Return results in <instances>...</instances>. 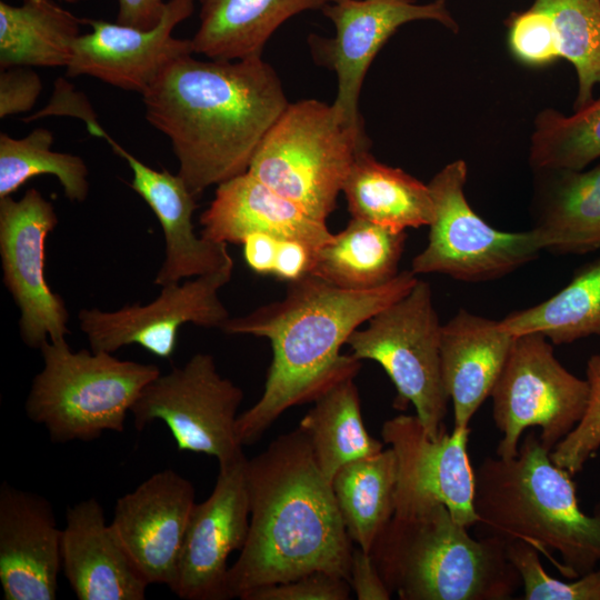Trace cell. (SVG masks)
I'll list each match as a JSON object with an SVG mask.
<instances>
[{"mask_svg":"<svg viewBox=\"0 0 600 600\" xmlns=\"http://www.w3.org/2000/svg\"><path fill=\"white\" fill-rule=\"evenodd\" d=\"M49 116L76 117L84 122L87 130L92 136L102 139L107 136L84 93L76 90L63 78L56 80L54 89L48 103L41 110L23 118V120L29 122Z\"/></svg>","mask_w":600,"mask_h":600,"instance_id":"obj_40","label":"cell"},{"mask_svg":"<svg viewBox=\"0 0 600 600\" xmlns=\"http://www.w3.org/2000/svg\"><path fill=\"white\" fill-rule=\"evenodd\" d=\"M242 399L241 388L218 372L213 357L198 352L151 380L130 412L137 430L160 420L178 450L212 456L223 466L244 454L236 432Z\"/></svg>","mask_w":600,"mask_h":600,"instance_id":"obj_11","label":"cell"},{"mask_svg":"<svg viewBox=\"0 0 600 600\" xmlns=\"http://www.w3.org/2000/svg\"><path fill=\"white\" fill-rule=\"evenodd\" d=\"M470 428L429 437L417 416L399 414L382 424L383 442L398 461L397 490L431 494L467 528L478 520L473 508L474 470L467 444Z\"/></svg>","mask_w":600,"mask_h":600,"instance_id":"obj_19","label":"cell"},{"mask_svg":"<svg viewBox=\"0 0 600 600\" xmlns=\"http://www.w3.org/2000/svg\"><path fill=\"white\" fill-rule=\"evenodd\" d=\"M492 417L502 433L497 456L518 453L523 431L541 429V444L551 450L577 426L589 398V383L568 371L543 334H518L491 392Z\"/></svg>","mask_w":600,"mask_h":600,"instance_id":"obj_9","label":"cell"},{"mask_svg":"<svg viewBox=\"0 0 600 600\" xmlns=\"http://www.w3.org/2000/svg\"><path fill=\"white\" fill-rule=\"evenodd\" d=\"M312 257V250L306 244L294 240H280L273 276L288 282L300 279L309 273Z\"/></svg>","mask_w":600,"mask_h":600,"instance_id":"obj_42","label":"cell"},{"mask_svg":"<svg viewBox=\"0 0 600 600\" xmlns=\"http://www.w3.org/2000/svg\"><path fill=\"white\" fill-rule=\"evenodd\" d=\"M406 239V231L351 218L313 253L309 273L347 290L381 287L399 274Z\"/></svg>","mask_w":600,"mask_h":600,"instance_id":"obj_26","label":"cell"},{"mask_svg":"<svg viewBox=\"0 0 600 600\" xmlns=\"http://www.w3.org/2000/svg\"><path fill=\"white\" fill-rule=\"evenodd\" d=\"M39 350L43 367L31 382L24 410L56 443L122 432L141 391L161 373L153 363L91 349L72 351L66 339L48 340Z\"/></svg>","mask_w":600,"mask_h":600,"instance_id":"obj_6","label":"cell"},{"mask_svg":"<svg viewBox=\"0 0 600 600\" xmlns=\"http://www.w3.org/2000/svg\"><path fill=\"white\" fill-rule=\"evenodd\" d=\"M247 482L249 531L229 567L230 599L313 571L349 579L352 541L302 430L278 436L248 459Z\"/></svg>","mask_w":600,"mask_h":600,"instance_id":"obj_3","label":"cell"},{"mask_svg":"<svg viewBox=\"0 0 600 600\" xmlns=\"http://www.w3.org/2000/svg\"><path fill=\"white\" fill-rule=\"evenodd\" d=\"M506 552L520 576L524 600H600V566L567 582L549 576L539 551L526 542H507Z\"/></svg>","mask_w":600,"mask_h":600,"instance_id":"obj_35","label":"cell"},{"mask_svg":"<svg viewBox=\"0 0 600 600\" xmlns=\"http://www.w3.org/2000/svg\"><path fill=\"white\" fill-rule=\"evenodd\" d=\"M446 1L418 4L413 0H331L321 10L333 23L336 33L332 38L311 36L309 43L316 61L337 74L338 91L332 107L342 122L364 131L359 112L363 79L379 50L399 27L428 19L458 30Z\"/></svg>","mask_w":600,"mask_h":600,"instance_id":"obj_14","label":"cell"},{"mask_svg":"<svg viewBox=\"0 0 600 600\" xmlns=\"http://www.w3.org/2000/svg\"><path fill=\"white\" fill-rule=\"evenodd\" d=\"M440 333L431 288L418 280L347 341L356 359L372 360L383 368L397 391L393 407L406 410L412 404L431 438L446 427L450 400L441 376Z\"/></svg>","mask_w":600,"mask_h":600,"instance_id":"obj_8","label":"cell"},{"mask_svg":"<svg viewBox=\"0 0 600 600\" xmlns=\"http://www.w3.org/2000/svg\"><path fill=\"white\" fill-rule=\"evenodd\" d=\"M62 529L44 497L0 487V583L6 600H54L62 570Z\"/></svg>","mask_w":600,"mask_h":600,"instance_id":"obj_18","label":"cell"},{"mask_svg":"<svg viewBox=\"0 0 600 600\" xmlns=\"http://www.w3.org/2000/svg\"><path fill=\"white\" fill-rule=\"evenodd\" d=\"M53 133L36 128L23 138L0 133V199L11 197L29 179L56 177L72 202H83L89 194V170L76 154L53 151Z\"/></svg>","mask_w":600,"mask_h":600,"instance_id":"obj_32","label":"cell"},{"mask_svg":"<svg viewBox=\"0 0 600 600\" xmlns=\"http://www.w3.org/2000/svg\"><path fill=\"white\" fill-rule=\"evenodd\" d=\"M411 270L369 290H347L307 273L288 282L286 296L250 313L231 318L228 334L269 340L272 360L261 397L236 423L240 444L258 441L289 408L313 402L333 384L354 378L361 361L342 354L354 330L397 301L419 280Z\"/></svg>","mask_w":600,"mask_h":600,"instance_id":"obj_2","label":"cell"},{"mask_svg":"<svg viewBox=\"0 0 600 600\" xmlns=\"http://www.w3.org/2000/svg\"><path fill=\"white\" fill-rule=\"evenodd\" d=\"M142 102L147 121L170 141L178 174L196 197L248 172L261 140L289 104L262 57L192 54L167 67Z\"/></svg>","mask_w":600,"mask_h":600,"instance_id":"obj_1","label":"cell"},{"mask_svg":"<svg viewBox=\"0 0 600 600\" xmlns=\"http://www.w3.org/2000/svg\"><path fill=\"white\" fill-rule=\"evenodd\" d=\"M279 241L264 233H251L243 239V257L253 272L273 274Z\"/></svg>","mask_w":600,"mask_h":600,"instance_id":"obj_43","label":"cell"},{"mask_svg":"<svg viewBox=\"0 0 600 600\" xmlns=\"http://www.w3.org/2000/svg\"><path fill=\"white\" fill-rule=\"evenodd\" d=\"M514 338L500 321L464 309L441 326V376L452 401L454 430L468 429L477 410L491 396Z\"/></svg>","mask_w":600,"mask_h":600,"instance_id":"obj_23","label":"cell"},{"mask_svg":"<svg viewBox=\"0 0 600 600\" xmlns=\"http://www.w3.org/2000/svg\"><path fill=\"white\" fill-rule=\"evenodd\" d=\"M197 0H168L161 20L151 29L84 19L90 31L73 47L68 77L88 76L141 96L177 59L193 54L190 39L173 31L194 11Z\"/></svg>","mask_w":600,"mask_h":600,"instance_id":"obj_16","label":"cell"},{"mask_svg":"<svg viewBox=\"0 0 600 600\" xmlns=\"http://www.w3.org/2000/svg\"><path fill=\"white\" fill-rule=\"evenodd\" d=\"M353 380L344 379L324 391L298 426L308 437L317 464L330 483L346 463L383 449V442L366 429Z\"/></svg>","mask_w":600,"mask_h":600,"instance_id":"obj_30","label":"cell"},{"mask_svg":"<svg viewBox=\"0 0 600 600\" xmlns=\"http://www.w3.org/2000/svg\"><path fill=\"white\" fill-rule=\"evenodd\" d=\"M247 458L219 466L211 494L196 503L172 592L183 600H228V559L246 543L250 522Z\"/></svg>","mask_w":600,"mask_h":600,"instance_id":"obj_15","label":"cell"},{"mask_svg":"<svg viewBox=\"0 0 600 600\" xmlns=\"http://www.w3.org/2000/svg\"><path fill=\"white\" fill-rule=\"evenodd\" d=\"M349 584L358 600H389L391 591L384 583L370 552L353 547L350 559Z\"/></svg>","mask_w":600,"mask_h":600,"instance_id":"obj_41","label":"cell"},{"mask_svg":"<svg viewBox=\"0 0 600 600\" xmlns=\"http://www.w3.org/2000/svg\"><path fill=\"white\" fill-rule=\"evenodd\" d=\"M232 271L233 260L214 272L167 284L146 306L137 303L114 311L81 309L80 330L92 351L113 353L138 344L158 358L170 359L184 323L222 329L230 319L219 291L231 280Z\"/></svg>","mask_w":600,"mask_h":600,"instance_id":"obj_12","label":"cell"},{"mask_svg":"<svg viewBox=\"0 0 600 600\" xmlns=\"http://www.w3.org/2000/svg\"><path fill=\"white\" fill-rule=\"evenodd\" d=\"M500 324L514 336L541 333L552 344L600 337V258L582 267L554 296L510 313Z\"/></svg>","mask_w":600,"mask_h":600,"instance_id":"obj_31","label":"cell"},{"mask_svg":"<svg viewBox=\"0 0 600 600\" xmlns=\"http://www.w3.org/2000/svg\"><path fill=\"white\" fill-rule=\"evenodd\" d=\"M166 3L163 0H118L117 22L151 29L161 20Z\"/></svg>","mask_w":600,"mask_h":600,"instance_id":"obj_44","label":"cell"},{"mask_svg":"<svg viewBox=\"0 0 600 600\" xmlns=\"http://www.w3.org/2000/svg\"><path fill=\"white\" fill-rule=\"evenodd\" d=\"M82 24L53 0L0 1V68H67Z\"/></svg>","mask_w":600,"mask_h":600,"instance_id":"obj_28","label":"cell"},{"mask_svg":"<svg viewBox=\"0 0 600 600\" xmlns=\"http://www.w3.org/2000/svg\"><path fill=\"white\" fill-rule=\"evenodd\" d=\"M351 218L398 231L430 226L434 202L428 184L362 151L342 188Z\"/></svg>","mask_w":600,"mask_h":600,"instance_id":"obj_27","label":"cell"},{"mask_svg":"<svg viewBox=\"0 0 600 600\" xmlns=\"http://www.w3.org/2000/svg\"><path fill=\"white\" fill-rule=\"evenodd\" d=\"M201 236L223 243H241L251 233L294 240L314 253L331 240L324 221L246 172L217 186L214 198L199 219Z\"/></svg>","mask_w":600,"mask_h":600,"instance_id":"obj_22","label":"cell"},{"mask_svg":"<svg viewBox=\"0 0 600 600\" xmlns=\"http://www.w3.org/2000/svg\"><path fill=\"white\" fill-rule=\"evenodd\" d=\"M532 228L543 250L581 254L600 249V166L588 171L544 170Z\"/></svg>","mask_w":600,"mask_h":600,"instance_id":"obj_25","label":"cell"},{"mask_svg":"<svg viewBox=\"0 0 600 600\" xmlns=\"http://www.w3.org/2000/svg\"><path fill=\"white\" fill-rule=\"evenodd\" d=\"M367 150L364 131L342 122L332 104L306 99L289 102L261 140L248 172L326 222L353 163Z\"/></svg>","mask_w":600,"mask_h":600,"instance_id":"obj_7","label":"cell"},{"mask_svg":"<svg viewBox=\"0 0 600 600\" xmlns=\"http://www.w3.org/2000/svg\"><path fill=\"white\" fill-rule=\"evenodd\" d=\"M508 46L521 63L540 68L561 58L551 16L533 3L531 8L511 13L507 20Z\"/></svg>","mask_w":600,"mask_h":600,"instance_id":"obj_37","label":"cell"},{"mask_svg":"<svg viewBox=\"0 0 600 600\" xmlns=\"http://www.w3.org/2000/svg\"><path fill=\"white\" fill-rule=\"evenodd\" d=\"M104 140L130 167V187L150 207L162 228L164 259L154 284L164 287L208 274L232 260L227 243L196 234L192 222L198 207L196 196L178 173L150 168L109 134Z\"/></svg>","mask_w":600,"mask_h":600,"instance_id":"obj_20","label":"cell"},{"mask_svg":"<svg viewBox=\"0 0 600 600\" xmlns=\"http://www.w3.org/2000/svg\"><path fill=\"white\" fill-rule=\"evenodd\" d=\"M589 398L577 426L551 450L550 458L570 474L583 470L600 448V353L589 358L586 368Z\"/></svg>","mask_w":600,"mask_h":600,"instance_id":"obj_36","label":"cell"},{"mask_svg":"<svg viewBox=\"0 0 600 600\" xmlns=\"http://www.w3.org/2000/svg\"><path fill=\"white\" fill-rule=\"evenodd\" d=\"M331 0H197L199 27L193 52L208 59L262 57L274 31L291 17L322 10Z\"/></svg>","mask_w":600,"mask_h":600,"instance_id":"obj_24","label":"cell"},{"mask_svg":"<svg viewBox=\"0 0 600 600\" xmlns=\"http://www.w3.org/2000/svg\"><path fill=\"white\" fill-rule=\"evenodd\" d=\"M550 16L561 58L576 69L578 92L573 110L593 101L600 86V0H536Z\"/></svg>","mask_w":600,"mask_h":600,"instance_id":"obj_34","label":"cell"},{"mask_svg":"<svg viewBox=\"0 0 600 600\" xmlns=\"http://www.w3.org/2000/svg\"><path fill=\"white\" fill-rule=\"evenodd\" d=\"M62 571L79 600H143L150 583L129 556L94 498L67 509Z\"/></svg>","mask_w":600,"mask_h":600,"instance_id":"obj_21","label":"cell"},{"mask_svg":"<svg viewBox=\"0 0 600 600\" xmlns=\"http://www.w3.org/2000/svg\"><path fill=\"white\" fill-rule=\"evenodd\" d=\"M351 592L347 579L326 571H313L251 591L242 600H348Z\"/></svg>","mask_w":600,"mask_h":600,"instance_id":"obj_38","label":"cell"},{"mask_svg":"<svg viewBox=\"0 0 600 600\" xmlns=\"http://www.w3.org/2000/svg\"><path fill=\"white\" fill-rule=\"evenodd\" d=\"M42 91L40 76L29 67H11L0 72V118L29 112Z\"/></svg>","mask_w":600,"mask_h":600,"instance_id":"obj_39","label":"cell"},{"mask_svg":"<svg viewBox=\"0 0 600 600\" xmlns=\"http://www.w3.org/2000/svg\"><path fill=\"white\" fill-rule=\"evenodd\" d=\"M398 461L392 448L342 466L331 488L347 533L370 552L396 509Z\"/></svg>","mask_w":600,"mask_h":600,"instance_id":"obj_29","label":"cell"},{"mask_svg":"<svg viewBox=\"0 0 600 600\" xmlns=\"http://www.w3.org/2000/svg\"><path fill=\"white\" fill-rule=\"evenodd\" d=\"M533 126L529 161L534 171L582 170L600 158V98L568 117L546 109Z\"/></svg>","mask_w":600,"mask_h":600,"instance_id":"obj_33","label":"cell"},{"mask_svg":"<svg viewBox=\"0 0 600 600\" xmlns=\"http://www.w3.org/2000/svg\"><path fill=\"white\" fill-rule=\"evenodd\" d=\"M572 474L558 467L534 431L509 459L487 457L474 470L473 508L479 537L522 541L550 559L561 573L583 576L600 563V506L594 514L579 506Z\"/></svg>","mask_w":600,"mask_h":600,"instance_id":"obj_5","label":"cell"},{"mask_svg":"<svg viewBox=\"0 0 600 600\" xmlns=\"http://www.w3.org/2000/svg\"><path fill=\"white\" fill-rule=\"evenodd\" d=\"M467 164L456 160L428 183L434 202L427 247L417 254L411 271L441 273L467 282L506 276L543 250L537 232H506L489 226L467 201Z\"/></svg>","mask_w":600,"mask_h":600,"instance_id":"obj_10","label":"cell"},{"mask_svg":"<svg viewBox=\"0 0 600 600\" xmlns=\"http://www.w3.org/2000/svg\"><path fill=\"white\" fill-rule=\"evenodd\" d=\"M61 1H64L68 3H78V2L90 1V0H61Z\"/></svg>","mask_w":600,"mask_h":600,"instance_id":"obj_45","label":"cell"},{"mask_svg":"<svg viewBox=\"0 0 600 600\" xmlns=\"http://www.w3.org/2000/svg\"><path fill=\"white\" fill-rule=\"evenodd\" d=\"M194 498L190 480L163 469L117 500L111 526L150 584L173 588Z\"/></svg>","mask_w":600,"mask_h":600,"instance_id":"obj_17","label":"cell"},{"mask_svg":"<svg viewBox=\"0 0 600 600\" xmlns=\"http://www.w3.org/2000/svg\"><path fill=\"white\" fill-rule=\"evenodd\" d=\"M58 221L52 202L34 188L19 200L0 199L2 280L20 311V338L32 349L69 333L64 300L44 278L46 239Z\"/></svg>","mask_w":600,"mask_h":600,"instance_id":"obj_13","label":"cell"},{"mask_svg":"<svg viewBox=\"0 0 600 600\" xmlns=\"http://www.w3.org/2000/svg\"><path fill=\"white\" fill-rule=\"evenodd\" d=\"M447 506L427 493L397 490L392 518L370 554L401 600H504L521 579L506 542L472 538Z\"/></svg>","mask_w":600,"mask_h":600,"instance_id":"obj_4","label":"cell"}]
</instances>
